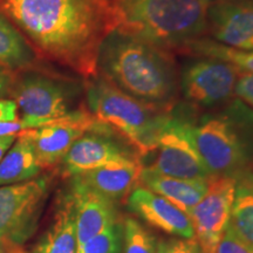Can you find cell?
<instances>
[{"mask_svg": "<svg viewBox=\"0 0 253 253\" xmlns=\"http://www.w3.org/2000/svg\"><path fill=\"white\" fill-rule=\"evenodd\" d=\"M0 14L37 55L86 79L99 74L101 43L115 30L109 0H0Z\"/></svg>", "mask_w": 253, "mask_h": 253, "instance_id": "1", "label": "cell"}, {"mask_svg": "<svg viewBox=\"0 0 253 253\" xmlns=\"http://www.w3.org/2000/svg\"><path fill=\"white\" fill-rule=\"evenodd\" d=\"M97 71L135 99L172 110L179 88L170 50L114 30L101 43Z\"/></svg>", "mask_w": 253, "mask_h": 253, "instance_id": "2", "label": "cell"}, {"mask_svg": "<svg viewBox=\"0 0 253 253\" xmlns=\"http://www.w3.org/2000/svg\"><path fill=\"white\" fill-rule=\"evenodd\" d=\"M115 30L178 52L208 32L201 0H109Z\"/></svg>", "mask_w": 253, "mask_h": 253, "instance_id": "3", "label": "cell"}, {"mask_svg": "<svg viewBox=\"0 0 253 253\" xmlns=\"http://www.w3.org/2000/svg\"><path fill=\"white\" fill-rule=\"evenodd\" d=\"M90 113L134 145L142 158L155 148L157 137L171 119L172 110L145 103L122 91L100 73L88 79Z\"/></svg>", "mask_w": 253, "mask_h": 253, "instance_id": "4", "label": "cell"}, {"mask_svg": "<svg viewBox=\"0 0 253 253\" xmlns=\"http://www.w3.org/2000/svg\"><path fill=\"white\" fill-rule=\"evenodd\" d=\"M190 136L211 175L237 176L253 160V113L240 102L219 116L192 122Z\"/></svg>", "mask_w": 253, "mask_h": 253, "instance_id": "5", "label": "cell"}, {"mask_svg": "<svg viewBox=\"0 0 253 253\" xmlns=\"http://www.w3.org/2000/svg\"><path fill=\"white\" fill-rule=\"evenodd\" d=\"M79 89L67 80L41 73H27L15 80L11 95L26 129H36L71 114Z\"/></svg>", "mask_w": 253, "mask_h": 253, "instance_id": "6", "label": "cell"}, {"mask_svg": "<svg viewBox=\"0 0 253 253\" xmlns=\"http://www.w3.org/2000/svg\"><path fill=\"white\" fill-rule=\"evenodd\" d=\"M47 190L45 178L0 188V253H26L36 232Z\"/></svg>", "mask_w": 253, "mask_h": 253, "instance_id": "7", "label": "cell"}, {"mask_svg": "<svg viewBox=\"0 0 253 253\" xmlns=\"http://www.w3.org/2000/svg\"><path fill=\"white\" fill-rule=\"evenodd\" d=\"M191 123L188 119L171 115L157 137L155 148L148 154L153 160L144 169L184 179H208L212 176L191 140Z\"/></svg>", "mask_w": 253, "mask_h": 253, "instance_id": "8", "label": "cell"}, {"mask_svg": "<svg viewBox=\"0 0 253 253\" xmlns=\"http://www.w3.org/2000/svg\"><path fill=\"white\" fill-rule=\"evenodd\" d=\"M60 163L62 175L72 177L110 164L142 163V156L134 145L106 125L79 137Z\"/></svg>", "mask_w": 253, "mask_h": 253, "instance_id": "9", "label": "cell"}, {"mask_svg": "<svg viewBox=\"0 0 253 253\" xmlns=\"http://www.w3.org/2000/svg\"><path fill=\"white\" fill-rule=\"evenodd\" d=\"M235 190V176L212 175L208 178L207 194L189 212L195 238L203 253H217L229 226Z\"/></svg>", "mask_w": 253, "mask_h": 253, "instance_id": "10", "label": "cell"}, {"mask_svg": "<svg viewBox=\"0 0 253 253\" xmlns=\"http://www.w3.org/2000/svg\"><path fill=\"white\" fill-rule=\"evenodd\" d=\"M240 71L235 66L213 58L189 62L179 78V88L189 102L212 108L233 96Z\"/></svg>", "mask_w": 253, "mask_h": 253, "instance_id": "11", "label": "cell"}, {"mask_svg": "<svg viewBox=\"0 0 253 253\" xmlns=\"http://www.w3.org/2000/svg\"><path fill=\"white\" fill-rule=\"evenodd\" d=\"M103 126L106 123L99 121L90 112L77 109L65 118L20 132L31 141L38 163L41 169H45L61 162L72 144L84 132Z\"/></svg>", "mask_w": 253, "mask_h": 253, "instance_id": "12", "label": "cell"}, {"mask_svg": "<svg viewBox=\"0 0 253 253\" xmlns=\"http://www.w3.org/2000/svg\"><path fill=\"white\" fill-rule=\"evenodd\" d=\"M208 32L214 41L253 52V2H220L208 7Z\"/></svg>", "mask_w": 253, "mask_h": 253, "instance_id": "13", "label": "cell"}, {"mask_svg": "<svg viewBox=\"0 0 253 253\" xmlns=\"http://www.w3.org/2000/svg\"><path fill=\"white\" fill-rule=\"evenodd\" d=\"M128 209L150 226L175 236L194 238V226L189 214L175 207L162 196L143 186L135 188L128 196Z\"/></svg>", "mask_w": 253, "mask_h": 253, "instance_id": "14", "label": "cell"}, {"mask_svg": "<svg viewBox=\"0 0 253 253\" xmlns=\"http://www.w3.org/2000/svg\"><path fill=\"white\" fill-rule=\"evenodd\" d=\"M69 196L74 204L78 248L120 221L116 203L112 199L73 182Z\"/></svg>", "mask_w": 253, "mask_h": 253, "instance_id": "15", "label": "cell"}, {"mask_svg": "<svg viewBox=\"0 0 253 253\" xmlns=\"http://www.w3.org/2000/svg\"><path fill=\"white\" fill-rule=\"evenodd\" d=\"M142 173V163L110 164L72 176V182L116 203L140 185Z\"/></svg>", "mask_w": 253, "mask_h": 253, "instance_id": "16", "label": "cell"}, {"mask_svg": "<svg viewBox=\"0 0 253 253\" xmlns=\"http://www.w3.org/2000/svg\"><path fill=\"white\" fill-rule=\"evenodd\" d=\"M141 183L188 213L199 203L208 190V179H184L164 176L143 168Z\"/></svg>", "mask_w": 253, "mask_h": 253, "instance_id": "17", "label": "cell"}, {"mask_svg": "<svg viewBox=\"0 0 253 253\" xmlns=\"http://www.w3.org/2000/svg\"><path fill=\"white\" fill-rule=\"evenodd\" d=\"M36 253H78L74 204L69 194L60 204L54 220L40 239Z\"/></svg>", "mask_w": 253, "mask_h": 253, "instance_id": "18", "label": "cell"}, {"mask_svg": "<svg viewBox=\"0 0 253 253\" xmlns=\"http://www.w3.org/2000/svg\"><path fill=\"white\" fill-rule=\"evenodd\" d=\"M235 177V199L229 227L253 249V171L244 170Z\"/></svg>", "mask_w": 253, "mask_h": 253, "instance_id": "19", "label": "cell"}, {"mask_svg": "<svg viewBox=\"0 0 253 253\" xmlns=\"http://www.w3.org/2000/svg\"><path fill=\"white\" fill-rule=\"evenodd\" d=\"M40 170L31 141L19 132L14 147L0 162V185L25 182L36 177Z\"/></svg>", "mask_w": 253, "mask_h": 253, "instance_id": "20", "label": "cell"}, {"mask_svg": "<svg viewBox=\"0 0 253 253\" xmlns=\"http://www.w3.org/2000/svg\"><path fill=\"white\" fill-rule=\"evenodd\" d=\"M37 53L13 25L0 14V66L18 69L31 66Z\"/></svg>", "mask_w": 253, "mask_h": 253, "instance_id": "21", "label": "cell"}, {"mask_svg": "<svg viewBox=\"0 0 253 253\" xmlns=\"http://www.w3.org/2000/svg\"><path fill=\"white\" fill-rule=\"evenodd\" d=\"M181 52L191 53L201 58H213L225 61L230 65L238 68L240 73H251L253 74V52L242 50L225 46L217 41L201 38L192 41L188 46H185Z\"/></svg>", "mask_w": 253, "mask_h": 253, "instance_id": "22", "label": "cell"}, {"mask_svg": "<svg viewBox=\"0 0 253 253\" xmlns=\"http://www.w3.org/2000/svg\"><path fill=\"white\" fill-rule=\"evenodd\" d=\"M157 240L138 220H123V253H156Z\"/></svg>", "mask_w": 253, "mask_h": 253, "instance_id": "23", "label": "cell"}, {"mask_svg": "<svg viewBox=\"0 0 253 253\" xmlns=\"http://www.w3.org/2000/svg\"><path fill=\"white\" fill-rule=\"evenodd\" d=\"M122 248L123 221H118L79 246L78 253H121Z\"/></svg>", "mask_w": 253, "mask_h": 253, "instance_id": "24", "label": "cell"}, {"mask_svg": "<svg viewBox=\"0 0 253 253\" xmlns=\"http://www.w3.org/2000/svg\"><path fill=\"white\" fill-rule=\"evenodd\" d=\"M156 253H203L196 238H171L157 242Z\"/></svg>", "mask_w": 253, "mask_h": 253, "instance_id": "25", "label": "cell"}, {"mask_svg": "<svg viewBox=\"0 0 253 253\" xmlns=\"http://www.w3.org/2000/svg\"><path fill=\"white\" fill-rule=\"evenodd\" d=\"M217 253H253V249L245 244L232 230L227 226L221 237Z\"/></svg>", "mask_w": 253, "mask_h": 253, "instance_id": "26", "label": "cell"}, {"mask_svg": "<svg viewBox=\"0 0 253 253\" xmlns=\"http://www.w3.org/2000/svg\"><path fill=\"white\" fill-rule=\"evenodd\" d=\"M235 94L253 108V74L240 73L236 84Z\"/></svg>", "mask_w": 253, "mask_h": 253, "instance_id": "27", "label": "cell"}, {"mask_svg": "<svg viewBox=\"0 0 253 253\" xmlns=\"http://www.w3.org/2000/svg\"><path fill=\"white\" fill-rule=\"evenodd\" d=\"M18 106L15 101L0 100V121H15Z\"/></svg>", "mask_w": 253, "mask_h": 253, "instance_id": "28", "label": "cell"}, {"mask_svg": "<svg viewBox=\"0 0 253 253\" xmlns=\"http://www.w3.org/2000/svg\"><path fill=\"white\" fill-rule=\"evenodd\" d=\"M14 84V77L11 75L9 69L0 66V97L11 95L12 87Z\"/></svg>", "mask_w": 253, "mask_h": 253, "instance_id": "29", "label": "cell"}, {"mask_svg": "<svg viewBox=\"0 0 253 253\" xmlns=\"http://www.w3.org/2000/svg\"><path fill=\"white\" fill-rule=\"evenodd\" d=\"M23 130H25V128L20 120H15V121H0V137L7 135H14Z\"/></svg>", "mask_w": 253, "mask_h": 253, "instance_id": "30", "label": "cell"}, {"mask_svg": "<svg viewBox=\"0 0 253 253\" xmlns=\"http://www.w3.org/2000/svg\"><path fill=\"white\" fill-rule=\"evenodd\" d=\"M15 140V135H7L0 137V161L2 160V156L6 153V150L11 147Z\"/></svg>", "mask_w": 253, "mask_h": 253, "instance_id": "31", "label": "cell"}, {"mask_svg": "<svg viewBox=\"0 0 253 253\" xmlns=\"http://www.w3.org/2000/svg\"><path fill=\"white\" fill-rule=\"evenodd\" d=\"M203 4L209 7V6H212L216 4H220V2H229V1H237V0H201Z\"/></svg>", "mask_w": 253, "mask_h": 253, "instance_id": "32", "label": "cell"}]
</instances>
